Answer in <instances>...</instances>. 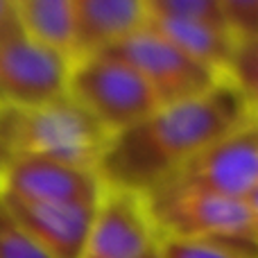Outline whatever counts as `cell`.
Instances as JSON below:
<instances>
[{"label":"cell","mask_w":258,"mask_h":258,"mask_svg":"<svg viewBox=\"0 0 258 258\" xmlns=\"http://www.w3.org/2000/svg\"><path fill=\"white\" fill-rule=\"evenodd\" d=\"M256 122V100L224 80L209 93L165 104L113 134L98 174L107 188L147 197L204 147Z\"/></svg>","instance_id":"obj_1"},{"label":"cell","mask_w":258,"mask_h":258,"mask_svg":"<svg viewBox=\"0 0 258 258\" xmlns=\"http://www.w3.org/2000/svg\"><path fill=\"white\" fill-rule=\"evenodd\" d=\"M9 154H32L95 170L109 143L100 125L68 93L30 109H0Z\"/></svg>","instance_id":"obj_2"},{"label":"cell","mask_w":258,"mask_h":258,"mask_svg":"<svg viewBox=\"0 0 258 258\" xmlns=\"http://www.w3.org/2000/svg\"><path fill=\"white\" fill-rule=\"evenodd\" d=\"M143 200L159 238L256 247L258 202L204 192H154Z\"/></svg>","instance_id":"obj_3"},{"label":"cell","mask_w":258,"mask_h":258,"mask_svg":"<svg viewBox=\"0 0 258 258\" xmlns=\"http://www.w3.org/2000/svg\"><path fill=\"white\" fill-rule=\"evenodd\" d=\"M66 93L107 129L109 136L125 132L159 109L143 77L109 52L73 59Z\"/></svg>","instance_id":"obj_4"},{"label":"cell","mask_w":258,"mask_h":258,"mask_svg":"<svg viewBox=\"0 0 258 258\" xmlns=\"http://www.w3.org/2000/svg\"><path fill=\"white\" fill-rule=\"evenodd\" d=\"M104 52L129 63L150 86L159 107L204 95L227 80L213 68L181 52L150 23H145L141 30L132 32Z\"/></svg>","instance_id":"obj_5"},{"label":"cell","mask_w":258,"mask_h":258,"mask_svg":"<svg viewBox=\"0 0 258 258\" xmlns=\"http://www.w3.org/2000/svg\"><path fill=\"white\" fill-rule=\"evenodd\" d=\"M154 192H204L258 202L256 122L211 143Z\"/></svg>","instance_id":"obj_6"},{"label":"cell","mask_w":258,"mask_h":258,"mask_svg":"<svg viewBox=\"0 0 258 258\" xmlns=\"http://www.w3.org/2000/svg\"><path fill=\"white\" fill-rule=\"evenodd\" d=\"M73 57L27 36H0V109H30L66 93Z\"/></svg>","instance_id":"obj_7"},{"label":"cell","mask_w":258,"mask_h":258,"mask_svg":"<svg viewBox=\"0 0 258 258\" xmlns=\"http://www.w3.org/2000/svg\"><path fill=\"white\" fill-rule=\"evenodd\" d=\"M159 245V233L141 195L107 188L93 209L82 258H143Z\"/></svg>","instance_id":"obj_8"},{"label":"cell","mask_w":258,"mask_h":258,"mask_svg":"<svg viewBox=\"0 0 258 258\" xmlns=\"http://www.w3.org/2000/svg\"><path fill=\"white\" fill-rule=\"evenodd\" d=\"M102 192L104 183L95 170L77 168L45 156H12L0 177V195L23 202L95 206Z\"/></svg>","instance_id":"obj_9"},{"label":"cell","mask_w":258,"mask_h":258,"mask_svg":"<svg viewBox=\"0 0 258 258\" xmlns=\"http://www.w3.org/2000/svg\"><path fill=\"white\" fill-rule=\"evenodd\" d=\"M7 211L50 258H82L95 206L23 202L0 195Z\"/></svg>","instance_id":"obj_10"},{"label":"cell","mask_w":258,"mask_h":258,"mask_svg":"<svg viewBox=\"0 0 258 258\" xmlns=\"http://www.w3.org/2000/svg\"><path fill=\"white\" fill-rule=\"evenodd\" d=\"M145 23L143 0H73V59L104 52Z\"/></svg>","instance_id":"obj_11"},{"label":"cell","mask_w":258,"mask_h":258,"mask_svg":"<svg viewBox=\"0 0 258 258\" xmlns=\"http://www.w3.org/2000/svg\"><path fill=\"white\" fill-rule=\"evenodd\" d=\"M159 34H163L170 43H174L181 52L192 57L195 61L213 68L222 77H227L229 66L233 63L238 50L245 41L229 25L209 21H165L152 18L147 21Z\"/></svg>","instance_id":"obj_12"},{"label":"cell","mask_w":258,"mask_h":258,"mask_svg":"<svg viewBox=\"0 0 258 258\" xmlns=\"http://www.w3.org/2000/svg\"><path fill=\"white\" fill-rule=\"evenodd\" d=\"M14 12L18 27L27 36L71 54L73 0H14Z\"/></svg>","instance_id":"obj_13"},{"label":"cell","mask_w":258,"mask_h":258,"mask_svg":"<svg viewBox=\"0 0 258 258\" xmlns=\"http://www.w3.org/2000/svg\"><path fill=\"white\" fill-rule=\"evenodd\" d=\"M159 258H256V247L188 238H159Z\"/></svg>","instance_id":"obj_14"},{"label":"cell","mask_w":258,"mask_h":258,"mask_svg":"<svg viewBox=\"0 0 258 258\" xmlns=\"http://www.w3.org/2000/svg\"><path fill=\"white\" fill-rule=\"evenodd\" d=\"M147 9V21H209L229 25L220 0H143Z\"/></svg>","instance_id":"obj_15"},{"label":"cell","mask_w":258,"mask_h":258,"mask_svg":"<svg viewBox=\"0 0 258 258\" xmlns=\"http://www.w3.org/2000/svg\"><path fill=\"white\" fill-rule=\"evenodd\" d=\"M0 258H50L25 233L0 200Z\"/></svg>","instance_id":"obj_16"},{"label":"cell","mask_w":258,"mask_h":258,"mask_svg":"<svg viewBox=\"0 0 258 258\" xmlns=\"http://www.w3.org/2000/svg\"><path fill=\"white\" fill-rule=\"evenodd\" d=\"M229 27L242 39H256L258 0H220Z\"/></svg>","instance_id":"obj_17"},{"label":"cell","mask_w":258,"mask_h":258,"mask_svg":"<svg viewBox=\"0 0 258 258\" xmlns=\"http://www.w3.org/2000/svg\"><path fill=\"white\" fill-rule=\"evenodd\" d=\"M18 27L16 21V12H14V3L12 0H0V36L14 32Z\"/></svg>","instance_id":"obj_18"},{"label":"cell","mask_w":258,"mask_h":258,"mask_svg":"<svg viewBox=\"0 0 258 258\" xmlns=\"http://www.w3.org/2000/svg\"><path fill=\"white\" fill-rule=\"evenodd\" d=\"M12 154H9V147H7V138H5V127H3V111H0V177H3V170L5 165L9 163Z\"/></svg>","instance_id":"obj_19"},{"label":"cell","mask_w":258,"mask_h":258,"mask_svg":"<svg viewBox=\"0 0 258 258\" xmlns=\"http://www.w3.org/2000/svg\"><path fill=\"white\" fill-rule=\"evenodd\" d=\"M143 258H159V254H156V249H154V251H150V254L143 256Z\"/></svg>","instance_id":"obj_20"},{"label":"cell","mask_w":258,"mask_h":258,"mask_svg":"<svg viewBox=\"0 0 258 258\" xmlns=\"http://www.w3.org/2000/svg\"><path fill=\"white\" fill-rule=\"evenodd\" d=\"M12 3H14V0H12Z\"/></svg>","instance_id":"obj_21"}]
</instances>
